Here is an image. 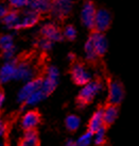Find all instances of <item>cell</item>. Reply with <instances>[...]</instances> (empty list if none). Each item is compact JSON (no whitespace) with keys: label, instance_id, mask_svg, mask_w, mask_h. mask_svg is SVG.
Here are the masks:
<instances>
[{"label":"cell","instance_id":"9a60e30c","mask_svg":"<svg viewBox=\"0 0 139 146\" xmlns=\"http://www.w3.org/2000/svg\"><path fill=\"white\" fill-rule=\"evenodd\" d=\"M118 115H119L118 106L108 104L105 108H103V121H104V125L105 126L113 125L116 122V119L118 118Z\"/></svg>","mask_w":139,"mask_h":146},{"label":"cell","instance_id":"8992f818","mask_svg":"<svg viewBox=\"0 0 139 146\" xmlns=\"http://www.w3.org/2000/svg\"><path fill=\"white\" fill-rule=\"evenodd\" d=\"M111 14L106 9H99L96 12L94 17V29L98 32H105L111 27Z\"/></svg>","mask_w":139,"mask_h":146},{"label":"cell","instance_id":"83f0119b","mask_svg":"<svg viewBox=\"0 0 139 146\" xmlns=\"http://www.w3.org/2000/svg\"><path fill=\"white\" fill-rule=\"evenodd\" d=\"M52 46H53V42L49 41V40H47L45 37H43L41 40L38 41V47L41 50H44V51H49V50H51Z\"/></svg>","mask_w":139,"mask_h":146},{"label":"cell","instance_id":"484cf974","mask_svg":"<svg viewBox=\"0 0 139 146\" xmlns=\"http://www.w3.org/2000/svg\"><path fill=\"white\" fill-rule=\"evenodd\" d=\"M77 29L74 28L73 26H71V25H68V26H66L65 29H64V32H63V36L66 37L67 40H69V41H73L74 38L77 37Z\"/></svg>","mask_w":139,"mask_h":146},{"label":"cell","instance_id":"6da1fadb","mask_svg":"<svg viewBox=\"0 0 139 146\" xmlns=\"http://www.w3.org/2000/svg\"><path fill=\"white\" fill-rule=\"evenodd\" d=\"M102 82L99 80H90L86 84L82 85V89L78 96V105L81 108L86 107L102 92Z\"/></svg>","mask_w":139,"mask_h":146},{"label":"cell","instance_id":"52a82bcc","mask_svg":"<svg viewBox=\"0 0 139 146\" xmlns=\"http://www.w3.org/2000/svg\"><path fill=\"white\" fill-rule=\"evenodd\" d=\"M71 78L75 84L84 85L91 80V74L82 63H74L71 67Z\"/></svg>","mask_w":139,"mask_h":146},{"label":"cell","instance_id":"e0dca14e","mask_svg":"<svg viewBox=\"0 0 139 146\" xmlns=\"http://www.w3.org/2000/svg\"><path fill=\"white\" fill-rule=\"evenodd\" d=\"M52 0H30L29 8L36 13H46L51 10Z\"/></svg>","mask_w":139,"mask_h":146},{"label":"cell","instance_id":"ffe728a7","mask_svg":"<svg viewBox=\"0 0 139 146\" xmlns=\"http://www.w3.org/2000/svg\"><path fill=\"white\" fill-rule=\"evenodd\" d=\"M48 96L46 95L41 89H38L37 91H35L32 95H30V97L26 100V105L30 106V107H34V106H37L38 104H41L45 98H47Z\"/></svg>","mask_w":139,"mask_h":146},{"label":"cell","instance_id":"ba28073f","mask_svg":"<svg viewBox=\"0 0 139 146\" xmlns=\"http://www.w3.org/2000/svg\"><path fill=\"white\" fill-rule=\"evenodd\" d=\"M35 76V68L33 65L29 62H20L16 64V70H15V77L14 80L17 81H29Z\"/></svg>","mask_w":139,"mask_h":146},{"label":"cell","instance_id":"d6a6232c","mask_svg":"<svg viewBox=\"0 0 139 146\" xmlns=\"http://www.w3.org/2000/svg\"><path fill=\"white\" fill-rule=\"evenodd\" d=\"M65 146H77V145H75V142H74V141H72V140H68V141L66 142Z\"/></svg>","mask_w":139,"mask_h":146},{"label":"cell","instance_id":"8fae6325","mask_svg":"<svg viewBox=\"0 0 139 146\" xmlns=\"http://www.w3.org/2000/svg\"><path fill=\"white\" fill-rule=\"evenodd\" d=\"M38 13L34 12L32 10H27L25 12L19 14V21L17 25V29H26L33 27L38 21Z\"/></svg>","mask_w":139,"mask_h":146},{"label":"cell","instance_id":"4dcf8cb0","mask_svg":"<svg viewBox=\"0 0 139 146\" xmlns=\"http://www.w3.org/2000/svg\"><path fill=\"white\" fill-rule=\"evenodd\" d=\"M8 8H7V5H4V4L0 3V18H3V16L8 13Z\"/></svg>","mask_w":139,"mask_h":146},{"label":"cell","instance_id":"d4e9b609","mask_svg":"<svg viewBox=\"0 0 139 146\" xmlns=\"http://www.w3.org/2000/svg\"><path fill=\"white\" fill-rule=\"evenodd\" d=\"M92 139H94V133L90 131H86L82 135H80L78 140L75 141V145L77 146H90L92 143Z\"/></svg>","mask_w":139,"mask_h":146},{"label":"cell","instance_id":"4316f807","mask_svg":"<svg viewBox=\"0 0 139 146\" xmlns=\"http://www.w3.org/2000/svg\"><path fill=\"white\" fill-rule=\"evenodd\" d=\"M9 3L15 10H20L29 7L30 0H9Z\"/></svg>","mask_w":139,"mask_h":146},{"label":"cell","instance_id":"ac0fdd59","mask_svg":"<svg viewBox=\"0 0 139 146\" xmlns=\"http://www.w3.org/2000/svg\"><path fill=\"white\" fill-rule=\"evenodd\" d=\"M19 146H38V135L34 130L26 131Z\"/></svg>","mask_w":139,"mask_h":146},{"label":"cell","instance_id":"e575fe53","mask_svg":"<svg viewBox=\"0 0 139 146\" xmlns=\"http://www.w3.org/2000/svg\"><path fill=\"white\" fill-rule=\"evenodd\" d=\"M101 146H105V145H104V144H103V145H101Z\"/></svg>","mask_w":139,"mask_h":146},{"label":"cell","instance_id":"d6986e66","mask_svg":"<svg viewBox=\"0 0 139 146\" xmlns=\"http://www.w3.org/2000/svg\"><path fill=\"white\" fill-rule=\"evenodd\" d=\"M3 23L4 25L11 29H17V25L19 21V13L16 11H9L3 16Z\"/></svg>","mask_w":139,"mask_h":146},{"label":"cell","instance_id":"5b68a950","mask_svg":"<svg viewBox=\"0 0 139 146\" xmlns=\"http://www.w3.org/2000/svg\"><path fill=\"white\" fill-rule=\"evenodd\" d=\"M97 9L91 0H86L81 10V21L87 29H94V17Z\"/></svg>","mask_w":139,"mask_h":146},{"label":"cell","instance_id":"4fadbf2b","mask_svg":"<svg viewBox=\"0 0 139 146\" xmlns=\"http://www.w3.org/2000/svg\"><path fill=\"white\" fill-rule=\"evenodd\" d=\"M41 33L43 37H45L47 40L51 42H58L63 38V33L61 30L57 28L53 24H46L44 25L41 29Z\"/></svg>","mask_w":139,"mask_h":146},{"label":"cell","instance_id":"3957f363","mask_svg":"<svg viewBox=\"0 0 139 146\" xmlns=\"http://www.w3.org/2000/svg\"><path fill=\"white\" fill-rule=\"evenodd\" d=\"M124 96H125V90L122 83L116 79L111 80L108 83V94H107L108 104L119 106L123 102Z\"/></svg>","mask_w":139,"mask_h":146},{"label":"cell","instance_id":"277c9868","mask_svg":"<svg viewBox=\"0 0 139 146\" xmlns=\"http://www.w3.org/2000/svg\"><path fill=\"white\" fill-rule=\"evenodd\" d=\"M41 78H33L31 80L25 82V84L20 88V90L17 93V102L20 104H25L26 100L32 95L35 91L41 89Z\"/></svg>","mask_w":139,"mask_h":146},{"label":"cell","instance_id":"836d02e7","mask_svg":"<svg viewBox=\"0 0 139 146\" xmlns=\"http://www.w3.org/2000/svg\"><path fill=\"white\" fill-rule=\"evenodd\" d=\"M0 146H7L5 144H4V142H2L1 140H0Z\"/></svg>","mask_w":139,"mask_h":146},{"label":"cell","instance_id":"44dd1931","mask_svg":"<svg viewBox=\"0 0 139 146\" xmlns=\"http://www.w3.org/2000/svg\"><path fill=\"white\" fill-rule=\"evenodd\" d=\"M65 125L66 128L69 130V131H75L79 129V127L81 125V119L78 115H74V114H70L68 115L65 119Z\"/></svg>","mask_w":139,"mask_h":146},{"label":"cell","instance_id":"2e32d148","mask_svg":"<svg viewBox=\"0 0 139 146\" xmlns=\"http://www.w3.org/2000/svg\"><path fill=\"white\" fill-rule=\"evenodd\" d=\"M104 125V121H103V109H98L94 112L91 117L89 119L88 123V131L90 132H96L98 129H100L101 127H103Z\"/></svg>","mask_w":139,"mask_h":146},{"label":"cell","instance_id":"5bb4252c","mask_svg":"<svg viewBox=\"0 0 139 146\" xmlns=\"http://www.w3.org/2000/svg\"><path fill=\"white\" fill-rule=\"evenodd\" d=\"M21 127L28 131V130H34L38 124H39V115L35 111H29L21 118Z\"/></svg>","mask_w":139,"mask_h":146},{"label":"cell","instance_id":"7c38bea8","mask_svg":"<svg viewBox=\"0 0 139 146\" xmlns=\"http://www.w3.org/2000/svg\"><path fill=\"white\" fill-rule=\"evenodd\" d=\"M16 64L17 63L14 60H11V61H5V63L1 66L0 68V83L1 84H5L14 80Z\"/></svg>","mask_w":139,"mask_h":146},{"label":"cell","instance_id":"30bf717a","mask_svg":"<svg viewBox=\"0 0 139 146\" xmlns=\"http://www.w3.org/2000/svg\"><path fill=\"white\" fill-rule=\"evenodd\" d=\"M88 38L94 46V51L97 52L98 57H102L106 53L107 49H108V41H107L106 36L104 35V33L94 31L90 34Z\"/></svg>","mask_w":139,"mask_h":146},{"label":"cell","instance_id":"f546056e","mask_svg":"<svg viewBox=\"0 0 139 146\" xmlns=\"http://www.w3.org/2000/svg\"><path fill=\"white\" fill-rule=\"evenodd\" d=\"M4 133H5V124L4 122L0 118V140L3 138Z\"/></svg>","mask_w":139,"mask_h":146},{"label":"cell","instance_id":"7402d4cb","mask_svg":"<svg viewBox=\"0 0 139 146\" xmlns=\"http://www.w3.org/2000/svg\"><path fill=\"white\" fill-rule=\"evenodd\" d=\"M92 141L97 146H101L103 144H105V141H106V127L105 126H103L96 132H94Z\"/></svg>","mask_w":139,"mask_h":146},{"label":"cell","instance_id":"1f68e13d","mask_svg":"<svg viewBox=\"0 0 139 146\" xmlns=\"http://www.w3.org/2000/svg\"><path fill=\"white\" fill-rule=\"evenodd\" d=\"M4 100H5V97H4V94L0 92V110H1V108H2V107H3Z\"/></svg>","mask_w":139,"mask_h":146},{"label":"cell","instance_id":"f1b7e54d","mask_svg":"<svg viewBox=\"0 0 139 146\" xmlns=\"http://www.w3.org/2000/svg\"><path fill=\"white\" fill-rule=\"evenodd\" d=\"M14 56H15V49L3 51V58L5 59V61H11V60H13Z\"/></svg>","mask_w":139,"mask_h":146},{"label":"cell","instance_id":"9c48e42d","mask_svg":"<svg viewBox=\"0 0 139 146\" xmlns=\"http://www.w3.org/2000/svg\"><path fill=\"white\" fill-rule=\"evenodd\" d=\"M72 9V0H52L51 13L55 18L62 19L66 17Z\"/></svg>","mask_w":139,"mask_h":146},{"label":"cell","instance_id":"cb8c5ba5","mask_svg":"<svg viewBox=\"0 0 139 146\" xmlns=\"http://www.w3.org/2000/svg\"><path fill=\"white\" fill-rule=\"evenodd\" d=\"M0 48L2 49V51H8L15 49L14 47V40L13 36L10 34H5L0 37Z\"/></svg>","mask_w":139,"mask_h":146},{"label":"cell","instance_id":"603a6c76","mask_svg":"<svg viewBox=\"0 0 139 146\" xmlns=\"http://www.w3.org/2000/svg\"><path fill=\"white\" fill-rule=\"evenodd\" d=\"M84 52H85L86 59H87L89 62L96 61V60L99 58L97 52L94 51V46H92V44H91V42L89 41V38L86 41L85 45H84Z\"/></svg>","mask_w":139,"mask_h":146},{"label":"cell","instance_id":"7a4b0ae2","mask_svg":"<svg viewBox=\"0 0 139 146\" xmlns=\"http://www.w3.org/2000/svg\"><path fill=\"white\" fill-rule=\"evenodd\" d=\"M58 80H60V70L57 67L51 65L46 70L45 78L41 79V90L47 96H49L50 94L56 89Z\"/></svg>","mask_w":139,"mask_h":146}]
</instances>
